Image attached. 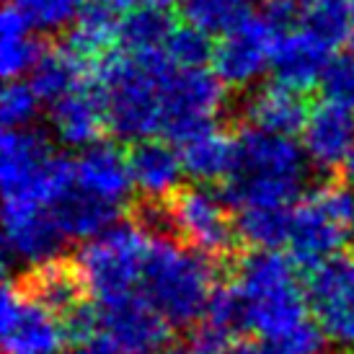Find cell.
I'll list each match as a JSON object with an SVG mask.
<instances>
[{"mask_svg":"<svg viewBox=\"0 0 354 354\" xmlns=\"http://www.w3.org/2000/svg\"><path fill=\"white\" fill-rule=\"evenodd\" d=\"M339 354H349V352H339Z\"/></svg>","mask_w":354,"mask_h":354,"instance_id":"cell-40","label":"cell"},{"mask_svg":"<svg viewBox=\"0 0 354 354\" xmlns=\"http://www.w3.org/2000/svg\"><path fill=\"white\" fill-rule=\"evenodd\" d=\"M50 127L59 142L73 148L99 142L101 132L106 129V106L99 86L86 80L68 96L50 104Z\"/></svg>","mask_w":354,"mask_h":354,"instance_id":"cell-18","label":"cell"},{"mask_svg":"<svg viewBox=\"0 0 354 354\" xmlns=\"http://www.w3.org/2000/svg\"><path fill=\"white\" fill-rule=\"evenodd\" d=\"M68 236L62 233L50 207H6V264L37 266L59 259Z\"/></svg>","mask_w":354,"mask_h":354,"instance_id":"cell-14","label":"cell"},{"mask_svg":"<svg viewBox=\"0 0 354 354\" xmlns=\"http://www.w3.org/2000/svg\"><path fill=\"white\" fill-rule=\"evenodd\" d=\"M236 227L241 243H248L251 248L277 251L290 241L292 209H287V205L243 207L236 217Z\"/></svg>","mask_w":354,"mask_h":354,"instance_id":"cell-27","label":"cell"},{"mask_svg":"<svg viewBox=\"0 0 354 354\" xmlns=\"http://www.w3.org/2000/svg\"><path fill=\"white\" fill-rule=\"evenodd\" d=\"M86 75V62L78 59L68 47H52L41 52L39 62L31 70V86L41 101L55 104L57 99L75 91Z\"/></svg>","mask_w":354,"mask_h":354,"instance_id":"cell-26","label":"cell"},{"mask_svg":"<svg viewBox=\"0 0 354 354\" xmlns=\"http://www.w3.org/2000/svg\"><path fill=\"white\" fill-rule=\"evenodd\" d=\"M129 176L140 192V197L168 199L181 184L184 163L181 153L174 145H166L160 140H140L132 142L127 150Z\"/></svg>","mask_w":354,"mask_h":354,"instance_id":"cell-21","label":"cell"},{"mask_svg":"<svg viewBox=\"0 0 354 354\" xmlns=\"http://www.w3.org/2000/svg\"><path fill=\"white\" fill-rule=\"evenodd\" d=\"M119 24L122 19H117L114 6L104 0H91L88 6L80 8L75 24L70 26L65 47L86 65H93L96 59L109 55L111 41L119 39Z\"/></svg>","mask_w":354,"mask_h":354,"instance_id":"cell-23","label":"cell"},{"mask_svg":"<svg viewBox=\"0 0 354 354\" xmlns=\"http://www.w3.org/2000/svg\"><path fill=\"white\" fill-rule=\"evenodd\" d=\"M342 178H344L349 187H354V150L349 153L344 166H342Z\"/></svg>","mask_w":354,"mask_h":354,"instance_id":"cell-39","label":"cell"},{"mask_svg":"<svg viewBox=\"0 0 354 354\" xmlns=\"http://www.w3.org/2000/svg\"><path fill=\"white\" fill-rule=\"evenodd\" d=\"M150 241L153 238L129 220L114 225L104 236L93 238L80 248L75 261L83 272L88 292L96 297V305L138 295L135 287L142 279Z\"/></svg>","mask_w":354,"mask_h":354,"instance_id":"cell-8","label":"cell"},{"mask_svg":"<svg viewBox=\"0 0 354 354\" xmlns=\"http://www.w3.org/2000/svg\"><path fill=\"white\" fill-rule=\"evenodd\" d=\"M178 153H181L184 171L192 178H197L199 184L225 181L233 168V158H236V138L212 127L184 142Z\"/></svg>","mask_w":354,"mask_h":354,"instance_id":"cell-24","label":"cell"},{"mask_svg":"<svg viewBox=\"0 0 354 354\" xmlns=\"http://www.w3.org/2000/svg\"><path fill=\"white\" fill-rule=\"evenodd\" d=\"M73 174L80 187L96 192L117 205H122L127 199L129 189L135 187L129 176L127 153H122L114 142L99 140L83 148L78 158H73Z\"/></svg>","mask_w":354,"mask_h":354,"instance_id":"cell-22","label":"cell"},{"mask_svg":"<svg viewBox=\"0 0 354 354\" xmlns=\"http://www.w3.org/2000/svg\"><path fill=\"white\" fill-rule=\"evenodd\" d=\"M223 354H261V344H254L248 339H236V342H230L225 346Z\"/></svg>","mask_w":354,"mask_h":354,"instance_id":"cell-38","label":"cell"},{"mask_svg":"<svg viewBox=\"0 0 354 354\" xmlns=\"http://www.w3.org/2000/svg\"><path fill=\"white\" fill-rule=\"evenodd\" d=\"M277 31L256 16L238 31L220 39L212 57V73L225 88H248L272 68Z\"/></svg>","mask_w":354,"mask_h":354,"instance_id":"cell-12","label":"cell"},{"mask_svg":"<svg viewBox=\"0 0 354 354\" xmlns=\"http://www.w3.org/2000/svg\"><path fill=\"white\" fill-rule=\"evenodd\" d=\"M16 287L34 303L47 308L52 315H57L59 324L88 303L91 295L78 261L62 259V256L44 261V264L29 266L24 274H19Z\"/></svg>","mask_w":354,"mask_h":354,"instance_id":"cell-15","label":"cell"},{"mask_svg":"<svg viewBox=\"0 0 354 354\" xmlns=\"http://www.w3.org/2000/svg\"><path fill=\"white\" fill-rule=\"evenodd\" d=\"M217 264L174 238H153L140 290L171 328H194L205 321L215 292Z\"/></svg>","mask_w":354,"mask_h":354,"instance_id":"cell-3","label":"cell"},{"mask_svg":"<svg viewBox=\"0 0 354 354\" xmlns=\"http://www.w3.org/2000/svg\"><path fill=\"white\" fill-rule=\"evenodd\" d=\"M109 6H114L117 10H132V8H140V6H163L168 8L174 0H104Z\"/></svg>","mask_w":354,"mask_h":354,"instance_id":"cell-37","label":"cell"},{"mask_svg":"<svg viewBox=\"0 0 354 354\" xmlns=\"http://www.w3.org/2000/svg\"><path fill=\"white\" fill-rule=\"evenodd\" d=\"M50 212L62 227V233L78 241H93L104 236L106 230L117 225L122 205L101 197L96 192H88L75 181V174L55 192L50 199Z\"/></svg>","mask_w":354,"mask_h":354,"instance_id":"cell-16","label":"cell"},{"mask_svg":"<svg viewBox=\"0 0 354 354\" xmlns=\"http://www.w3.org/2000/svg\"><path fill=\"white\" fill-rule=\"evenodd\" d=\"M205 321L212 324L215 328H220L230 339L248 331L246 303H243V295L236 287V282H223V285L215 287V292L209 297V305H207Z\"/></svg>","mask_w":354,"mask_h":354,"instance_id":"cell-31","label":"cell"},{"mask_svg":"<svg viewBox=\"0 0 354 354\" xmlns=\"http://www.w3.org/2000/svg\"><path fill=\"white\" fill-rule=\"evenodd\" d=\"M300 29L328 50L344 44L354 34V0H308Z\"/></svg>","mask_w":354,"mask_h":354,"instance_id":"cell-30","label":"cell"},{"mask_svg":"<svg viewBox=\"0 0 354 354\" xmlns=\"http://www.w3.org/2000/svg\"><path fill=\"white\" fill-rule=\"evenodd\" d=\"M41 47L31 37V26L19 13V8L8 3L0 16V73L6 80H19L24 73H31L39 62Z\"/></svg>","mask_w":354,"mask_h":354,"instance_id":"cell-25","label":"cell"},{"mask_svg":"<svg viewBox=\"0 0 354 354\" xmlns=\"http://www.w3.org/2000/svg\"><path fill=\"white\" fill-rule=\"evenodd\" d=\"M96 308L101 318V336H106L124 352L160 354L171 342V326L142 295H129Z\"/></svg>","mask_w":354,"mask_h":354,"instance_id":"cell-13","label":"cell"},{"mask_svg":"<svg viewBox=\"0 0 354 354\" xmlns=\"http://www.w3.org/2000/svg\"><path fill=\"white\" fill-rule=\"evenodd\" d=\"M0 336L6 354H59L68 342L57 315L26 297L16 285L3 287Z\"/></svg>","mask_w":354,"mask_h":354,"instance_id":"cell-11","label":"cell"},{"mask_svg":"<svg viewBox=\"0 0 354 354\" xmlns=\"http://www.w3.org/2000/svg\"><path fill=\"white\" fill-rule=\"evenodd\" d=\"M328 47L321 44L313 34L305 29L287 31L277 37L274 52H272V75L274 83H282L287 88L308 91L310 86H318L321 73L328 62Z\"/></svg>","mask_w":354,"mask_h":354,"instance_id":"cell-20","label":"cell"},{"mask_svg":"<svg viewBox=\"0 0 354 354\" xmlns=\"http://www.w3.org/2000/svg\"><path fill=\"white\" fill-rule=\"evenodd\" d=\"M230 342H236V339H230L212 324L202 321L194 328H189L184 336L171 339L160 354H223Z\"/></svg>","mask_w":354,"mask_h":354,"instance_id":"cell-36","label":"cell"},{"mask_svg":"<svg viewBox=\"0 0 354 354\" xmlns=\"http://www.w3.org/2000/svg\"><path fill=\"white\" fill-rule=\"evenodd\" d=\"M241 119L248 127H259L274 135L292 138L295 132H303L308 122V101L300 91L287 88L282 83H269L256 93L246 96L238 106Z\"/></svg>","mask_w":354,"mask_h":354,"instance_id":"cell-19","label":"cell"},{"mask_svg":"<svg viewBox=\"0 0 354 354\" xmlns=\"http://www.w3.org/2000/svg\"><path fill=\"white\" fill-rule=\"evenodd\" d=\"M178 10L187 24L209 37H227L256 19V0H178Z\"/></svg>","mask_w":354,"mask_h":354,"instance_id":"cell-28","label":"cell"},{"mask_svg":"<svg viewBox=\"0 0 354 354\" xmlns=\"http://www.w3.org/2000/svg\"><path fill=\"white\" fill-rule=\"evenodd\" d=\"M174 34L171 13L163 6H140L127 10L119 24V41L124 52H156L166 50L168 37Z\"/></svg>","mask_w":354,"mask_h":354,"instance_id":"cell-29","label":"cell"},{"mask_svg":"<svg viewBox=\"0 0 354 354\" xmlns=\"http://www.w3.org/2000/svg\"><path fill=\"white\" fill-rule=\"evenodd\" d=\"M166 55L178 68H205L215 57V47L209 34L197 26H178L166 41Z\"/></svg>","mask_w":354,"mask_h":354,"instance_id":"cell-33","label":"cell"},{"mask_svg":"<svg viewBox=\"0 0 354 354\" xmlns=\"http://www.w3.org/2000/svg\"><path fill=\"white\" fill-rule=\"evenodd\" d=\"M321 99L336 106H344L354 111V55L344 52L326 62L321 80H318Z\"/></svg>","mask_w":354,"mask_h":354,"instance_id":"cell-35","label":"cell"},{"mask_svg":"<svg viewBox=\"0 0 354 354\" xmlns=\"http://www.w3.org/2000/svg\"><path fill=\"white\" fill-rule=\"evenodd\" d=\"M39 114V96L26 80H6V88L0 96V122L6 129L31 127V122Z\"/></svg>","mask_w":354,"mask_h":354,"instance_id":"cell-34","label":"cell"},{"mask_svg":"<svg viewBox=\"0 0 354 354\" xmlns=\"http://www.w3.org/2000/svg\"><path fill=\"white\" fill-rule=\"evenodd\" d=\"M303 287L324 334L336 344H354V261L334 256L308 269Z\"/></svg>","mask_w":354,"mask_h":354,"instance_id":"cell-10","label":"cell"},{"mask_svg":"<svg viewBox=\"0 0 354 354\" xmlns=\"http://www.w3.org/2000/svg\"><path fill=\"white\" fill-rule=\"evenodd\" d=\"M230 272L246 303L248 331L277 339L308 321V297L292 259L279 251L251 248L238 256Z\"/></svg>","mask_w":354,"mask_h":354,"instance_id":"cell-4","label":"cell"},{"mask_svg":"<svg viewBox=\"0 0 354 354\" xmlns=\"http://www.w3.org/2000/svg\"><path fill=\"white\" fill-rule=\"evenodd\" d=\"M160 135L181 148L197 135L217 127L215 117L225 106V86L205 68L171 65L160 83Z\"/></svg>","mask_w":354,"mask_h":354,"instance_id":"cell-9","label":"cell"},{"mask_svg":"<svg viewBox=\"0 0 354 354\" xmlns=\"http://www.w3.org/2000/svg\"><path fill=\"white\" fill-rule=\"evenodd\" d=\"M171 65L166 50L109 52L91 65V80L101 88L106 129L114 138L140 142L160 132V83Z\"/></svg>","mask_w":354,"mask_h":354,"instance_id":"cell-1","label":"cell"},{"mask_svg":"<svg viewBox=\"0 0 354 354\" xmlns=\"http://www.w3.org/2000/svg\"><path fill=\"white\" fill-rule=\"evenodd\" d=\"M227 202L223 192L192 184L178 187L166 199L171 230L178 243L209 259L217 269H233L241 251L236 220L227 212Z\"/></svg>","mask_w":354,"mask_h":354,"instance_id":"cell-6","label":"cell"},{"mask_svg":"<svg viewBox=\"0 0 354 354\" xmlns=\"http://www.w3.org/2000/svg\"><path fill=\"white\" fill-rule=\"evenodd\" d=\"M26 19L31 31H62L73 26L80 13V0H10Z\"/></svg>","mask_w":354,"mask_h":354,"instance_id":"cell-32","label":"cell"},{"mask_svg":"<svg viewBox=\"0 0 354 354\" xmlns=\"http://www.w3.org/2000/svg\"><path fill=\"white\" fill-rule=\"evenodd\" d=\"M305 150L292 138L259 127H243L236 138V158L223 194L233 207L290 205L308 181Z\"/></svg>","mask_w":354,"mask_h":354,"instance_id":"cell-2","label":"cell"},{"mask_svg":"<svg viewBox=\"0 0 354 354\" xmlns=\"http://www.w3.org/2000/svg\"><path fill=\"white\" fill-rule=\"evenodd\" d=\"M303 150L324 174H334L354 150V111L321 101L310 109L303 127Z\"/></svg>","mask_w":354,"mask_h":354,"instance_id":"cell-17","label":"cell"},{"mask_svg":"<svg viewBox=\"0 0 354 354\" xmlns=\"http://www.w3.org/2000/svg\"><path fill=\"white\" fill-rule=\"evenodd\" d=\"M354 238V187L342 181H326L313 189L292 209L290 256L308 272L339 254Z\"/></svg>","mask_w":354,"mask_h":354,"instance_id":"cell-7","label":"cell"},{"mask_svg":"<svg viewBox=\"0 0 354 354\" xmlns=\"http://www.w3.org/2000/svg\"><path fill=\"white\" fill-rule=\"evenodd\" d=\"M70 176L73 160L57 156L44 132L34 127L3 132L0 187L6 207H47Z\"/></svg>","mask_w":354,"mask_h":354,"instance_id":"cell-5","label":"cell"}]
</instances>
